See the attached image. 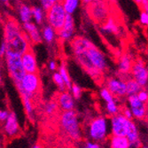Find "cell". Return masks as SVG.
Here are the masks:
<instances>
[{
	"mask_svg": "<svg viewBox=\"0 0 148 148\" xmlns=\"http://www.w3.org/2000/svg\"><path fill=\"white\" fill-rule=\"evenodd\" d=\"M72 51L78 64L94 80L103 79L108 65L104 53L84 36H75L70 40Z\"/></svg>",
	"mask_w": 148,
	"mask_h": 148,
	"instance_id": "1",
	"label": "cell"
},
{
	"mask_svg": "<svg viewBox=\"0 0 148 148\" xmlns=\"http://www.w3.org/2000/svg\"><path fill=\"white\" fill-rule=\"evenodd\" d=\"M3 41L6 46L5 54L21 56L31 47L29 36L12 17H7L3 23Z\"/></svg>",
	"mask_w": 148,
	"mask_h": 148,
	"instance_id": "2",
	"label": "cell"
},
{
	"mask_svg": "<svg viewBox=\"0 0 148 148\" xmlns=\"http://www.w3.org/2000/svg\"><path fill=\"white\" fill-rule=\"evenodd\" d=\"M14 84L20 94H26L33 100L37 97L42 88L39 73H26L20 82Z\"/></svg>",
	"mask_w": 148,
	"mask_h": 148,
	"instance_id": "3",
	"label": "cell"
},
{
	"mask_svg": "<svg viewBox=\"0 0 148 148\" xmlns=\"http://www.w3.org/2000/svg\"><path fill=\"white\" fill-rule=\"evenodd\" d=\"M60 126L64 132L70 138L78 141L81 139L82 134L78 121V115L74 110L63 111L60 116Z\"/></svg>",
	"mask_w": 148,
	"mask_h": 148,
	"instance_id": "4",
	"label": "cell"
},
{
	"mask_svg": "<svg viewBox=\"0 0 148 148\" xmlns=\"http://www.w3.org/2000/svg\"><path fill=\"white\" fill-rule=\"evenodd\" d=\"M45 12V20L47 21L48 25L54 29L55 31L58 33L62 28L66 14H68L63 7L62 3L58 2L54 4Z\"/></svg>",
	"mask_w": 148,
	"mask_h": 148,
	"instance_id": "5",
	"label": "cell"
},
{
	"mask_svg": "<svg viewBox=\"0 0 148 148\" xmlns=\"http://www.w3.org/2000/svg\"><path fill=\"white\" fill-rule=\"evenodd\" d=\"M89 137L96 142L104 141L107 137V121L103 116H99L90 121L88 129Z\"/></svg>",
	"mask_w": 148,
	"mask_h": 148,
	"instance_id": "6",
	"label": "cell"
},
{
	"mask_svg": "<svg viewBox=\"0 0 148 148\" xmlns=\"http://www.w3.org/2000/svg\"><path fill=\"white\" fill-rule=\"evenodd\" d=\"M4 58L5 60L9 76L11 77V79L13 81L14 84L19 83L24 76V75L26 74L21 63V56L5 54Z\"/></svg>",
	"mask_w": 148,
	"mask_h": 148,
	"instance_id": "7",
	"label": "cell"
},
{
	"mask_svg": "<svg viewBox=\"0 0 148 148\" xmlns=\"http://www.w3.org/2000/svg\"><path fill=\"white\" fill-rule=\"evenodd\" d=\"M131 77L140 85L141 88H147L148 84V70L145 62L138 59L133 61L130 71Z\"/></svg>",
	"mask_w": 148,
	"mask_h": 148,
	"instance_id": "8",
	"label": "cell"
},
{
	"mask_svg": "<svg viewBox=\"0 0 148 148\" xmlns=\"http://www.w3.org/2000/svg\"><path fill=\"white\" fill-rule=\"evenodd\" d=\"M130 121L131 120L127 119L121 113L112 115V118H111L112 135L126 137Z\"/></svg>",
	"mask_w": 148,
	"mask_h": 148,
	"instance_id": "9",
	"label": "cell"
},
{
	"mask_svg": "<svg viewBox=\"0 0 148 148\" xmlns=\"http://www.w3.org/2000/svg\"><path fill=\"white\" fill-rule=\"evenodd\" d=\"M87 6L90 8V17L96 22L102 24L108 19V11L103 0H96L95 2Z\"/></svg>",
	"mask_w": 148,
	"mask_h": 148,
	"instance_id": "10",
	"label": "cell"
},
{
	"mask_svg": "<svg viewBox=\"0 0 148 148\" xmlns=\"http://www.w3.org/2000/svg\"><path fill=\"white\" fill-rule=\"evenodd\" d=\"M129 108L130 109L134 118L138 120H144L147 116V103H144L138 99L137 94L128 96Z\"/></svg>",
	"mask_w": 148,
	"mask_h": 148,
	"instance_id": "11",
	"label": "cell"
},
{
	"mask_svg": "<svg viewBox=\"0 0 148 148\" xmlns=\"http://www.w3.org/2000/svg\"><path fill=\"white\" fill-rule=\"evenodd\" d=\"M106 88L108 90L114 98L126 96L125 80L121 77H109L106 81Z\"/></svg>",
	"mask_w": 148,
	"mask_h": 148,
	"instance_id": "12",
	"label": "cell"
},
{
	"mask_svg": "<svg viewBox=\"0 0 148 148\" xmlns=\"http://www.w3.org/2000/svg\"><path fill=\"white\" fill-rule=\"evenodd\" d=\"M4 134L8 138H15L21 135V128L16 114L13 112H9L7 119L4 122Z\"/></svg>",
	"mask_w": 148,
	"mask_h": 148,
	"instance_id": "13",
	"label": "cell"
},
{
	"mask_svg": "<svg viewBox=\"0 0 148 148\" xmlns=\"http://www.w3.org/2000/svg\"><path fill=\"white\" fill-rule=\"evenodd\" d=\"M21 63L26 73H38V65L35 52L30 47L21 56Z\"/></svg>",
	"mask_w": 148,
	"mask_h": 148,
	"instance_id": "14",
	"label": "cell"
},
{
	"mask_svg": "<svg viewBox=\"0 0 148 148\" xmlns=\"http://www.w3.org/2000/svg\"><path fill=\"white\" fill-rule=\"evenodd\" d=\"M75 20L72 14H66L65 22L60 30L57 33L62 42H68L74 37Z\"/></svg>",
	"mask_w": 148,
	"mask_h": 148,
	"instance_id": "15",
	"label": "cell"
},
{
	"mask_svg": "<svg viewBox=\"0 0 148 148\" xmlns=\"http://www.w3.org/2000/svg\"><path fill=\"white\" fill-rule=\"evenodd\" d=\"M21 28L25 31L27 36H29L31 45H38L40 43H42L43 39L41 36V31L39 30V29L35 23L31 21L22 23Z\"/></svg>",
	"mask_w": 148,
	"mask_h": 148,
	"instance_id": "16",
	"label": "cell"
},
{
	"mask_svg": "<svg viewBox=\"0 0 148 148\" xmlns=\"http://www.w3.org/2000/svg\"><path fill=\"white\" fill-rule=\"evenodd\" d=\"M56 101L62 111L74 110L75 108V99L68 90L60 91Z\"/></svg>",
	"mask_w": 148,
	"mask_h": 148,
	"instance_id": "17",
	"label": "cell"
},
{
	"mask_svg": "<svg viewBox=\"0 0 148 148\" xmlns=\"http://www.w3.org/2000/svg\"><path fill=\"white\" fill-rule=\"evenodd\" d=\"M126 138H128V140L130 142V148H141L142 147L143 144L139 138V132H138V127L132 120L130 123V126L128 129Z\"/></svg>",
	"mask_w": 148,
	"mask_h": 148,
	"instance_id": "18",
	"label": "cell"
},
{
	"mask_svg": "<svg viewBox=\"0 0 148 148\" xmlns=\"http://www.w3.org/2000/svg\"><path fill=\"white\" fill-rule=\"evenodd\" d=\"M133 60L129 54H123L120 58L118 63V72L121 75V78H129L132 68Z\"/></svg>",
	"mask_w": 148,
	"mask_h": 148,
	"instance_id": "19",
	"label": "cell"
},
{
	"mask_svg": "<svg viewBox=\"0 0 148 148\" xmlns=\"http://www.w3.org/2000/svg\"><path fill=\"white\" fill-rule=\"evenodd\" d=\"M18 13L21 23L29 22L32 21L31 7L26 4H20L18 6Z\"/></svg>",
	"mask_w": 148,
	"mask_h": 148,
	"instance_id": "20",
	"label": "cell"
},
{
	"mask_svg": "<svg viewBox=\"0 0 148 148\" xmlns=\"http://www.w3.org/2000/svg\"><path fill=\"white\" fill-rule=\"evenodd\" d=\"M20 95H21L22 104H23L24 109H25L27 114H28V116L30 120L33 121V118H34V100L30 97H29L28 95H26V94H20Z\"/></svg>",
	"mask_w": 148,
	"mask_h": 148,
	"instance_id": "21",
	"label": "cell"
},
{
	"mask_svg": "<svg viewBox=\"0 0 148 148\" xmlns=\"http://www.w3.org/2000/svg\"><path fill=\"white\" fill-rule=\"evenodd\" d=\"M56 35H57V32L55 31L54 29L51 28L50 25L44 26L41 30L42 39L45 40L47 44H52L54 42V40L56 38Z\"/></svg>",
	"mask_w": 148,
	"mask_h": 148,
	"instance_id": "22",
	"label": "cell"
},
{
	"mask_svg": "<svg viewBox=\"0 0 148 148\" xmlns=\"http://www.w3.org/2000/svg\"><path fill=\"white\" fill-rule=\"evenodd\" d=\"M111 148H130V142L126 137L113 136L110 138Z\"/></svg>",
	"mask_w": 148,
	"mask_h": 148,
	"instance_id": "23",
	"label": "cell"
},
{
	"mask_svg": "<svg viewBox=\"0 0 148 148\" xmlns=\"http://www.w3.org/2000/svg\"><path fill=\"white\" fill-rule=\"evenodd\" d=\"M125 84H126V96L127 97L130 95H135V94H137L141 90L140 85L132 77H129L125 79Z\"/></svg>",
	"mask_w": 148,
	"mask_h": 148,
	"instance_id": "24",
	"label": "cell"
},
{
	"mask_svg": "<svg viewBox=\"0 0 148 148\" xmlns=\"http://www.w3.org/2000/svg\"><path fill=\"white\" fill-rule=\"evenodd\" d=\"M102 30L109 34H117L119 31L118 25L116 21L111 18H108L104 23H102Z\"/></svg>",
	"mask_w": 148,
	"mask_h": 148,
	"instance_id": "25",
	"label": "cell"
},
{
	"mask_svg": "<svg viewBox=\"0 0 148 148\" xmlns=\"http://www.w3.org/2000/svg\"><path fill=\"white\" fill-rule=\"evenodd\" d=\"M31 11H32V19L35 21L36 24L42 25L44 23V21L45 20V14L44 12V9L42 7L33 6L31 7Z\"/></svg>",
	"mask_w": 148,
	"mask_h": 148,
	"instance_id": "26",
	"label": "cell"
},
{
	"mask_svg": "<svg viewBox=\"0 0 148 148\" xmlns=\"http://www.w3.org/2000/svg\"><path fill=\"white\" fill-rule=\"evenodd\" d=\"M63 7L68 14H72L77 10L80 0H62L61 1Z\"/></svg>",
	"mask_w": 148,
	"mask_h": 148,
	"instance_id": "27",
	"label": "cell"
},
{
	"mask_svg": "<svg viewBox=\"0 0 148 148\" xmlns=\"http://www.w3.org/2000/svg\"><path fill=\"white\" fill-rule=\"evenodd\" d=\"M60 75H61L63 81H64V83H65V85L66 87V89L68 90H70V87L72 85V81H71V78L69 76V71L68 69H66V66L64 63H62L60 66V68H59V71Z\"/></svg>",
	"mask_w": 148,
	"mask_h": 148,
	"instance_id": "28",
	"label": "cell"
},
{
	"mask_svg": "<svg viewBox=\"0 0 148 148\" xmlns=\"http://www.w3.org/2000/svg\"><path fill=\"white\" fill-rule=\"evenodd\" d=\"M59 106L57 104V101L51 100L45 104V113L46 115H53L58 110Z\"/></svg>",
	"mask_w": 148,
	"mask_h": 148,
	"instance_id": "29",
	"label": "cell"
},
{
	"mask_svg": "<svg viewBox=\"0 0 148 148\" xmlns=\"http://www.w3.org/2000/svg\"><path fill=\"white\" fill-rule=\"evenodd\" d=\"M52 80H53V82H54V84L58 86L60 91H64L66 90H68L65 85V83H64V81L61 77V75H60L59 72H54L52 75Z\"/></svg>",
	"mask_w": 148,
	"mask_h": 148,
	"instance_id": "30",
	"label": "cell"
},
{
	"mask_svg": "<svg viewBox=\"0 0 148 148\" xmlns=\"http://www.w3.org/2000/svg\"><path fill=\"white\" fill-rule=\"evenodd\" d=\"M106 109L110 115H114L118 113H120V107L117 105V103L114 100H111L109 102H106Z\"/></svg>",
	"mask_w": 148,
	"mask_h": 148,
	"instance_id": "31",
	"label": "cell"
},
{
	"mask_svg": "<svg viewBox=\"0 0 148 148\" xmlns=\"http://www.w3.org/2000/svg\"><path fill=\"white\" fill-rule=\"evenodd\" d=\"M100 97L102 98V99L105 102H109V101L114 99V95L106 87H104L100 90Z\"/></svg>",
	"mask_w": 148,
	"mask_h": 148,
	"instance_id": "32",
	"label": "cell"
},
{
	"mask_svg": "<svg viewBox=\"0 0 148 148\" xmlns=\"http://www.w3.org/2000/svg\"><path fill=\"white\" fill-rule=\"evenodd\" d=\"M70 90H71L72 96L74 97L75 99H79L81 98V96H82L83 90L79 85H77L75 84H72V85L70 87Z\"/></svg>",
	"mask_w": 148,
	"mask_h": 148,
	"instance_id": "33",
	"label": "cell"
},
{
	"mask_svg": "<svg viewBox=\"0 0 148 148\" xmlns=\"http://www.w3.org/2000/svg\"><path fill=\"white\" fill-rule=\"evenodd\" d=\"M62 0H39L40 4H41V7L44 9V11H46L49 9L51 5L58 2H61Z\"/></svg>",
	"mask_w": 148,
	"mask_h": 148,
	"instance_id": "34",
	"label": "cell"
},
{
	"mask_svg": "<svg viewBox=\"0 0 148 148\" xmlns=\"http://www.w3.org/2000/svg\"><path fill=\"white\" fill-rule=\"evenodd\" d=\"M147 88H141V90L137 93V97L138 99L144 103H147L148 100V93H147Z\"/></svg>",
	"mask_w": 148,
	"mask_h": 148,
	"instance_id": "35",
	"label": "cell"
},
{
	"mask_svg": "<svg viewBox=\"0 0 148 148\" xmlns=\"http://www.w3.org/2000/svg\"><path fill=\"white\" fill-rule=\"evenodd\" d=\"M139 21L141 23L142 26L147 27L148 25V12L141 10V13H140V17H139Z\"/></svg>",
	"mask_w": 148,
	"mask_h": 148,
	"instance_id": "36",
	"label": "cell"
},
{
	"mask_svg": "<svg viewBox=\"0 0 148 148\" xmlns=\"http://www.w3.org/2000/svg\"><path fill=\"white\" fill-rule=\"evenodd\" d=\"M120 113L122 114L123 115H124L127 119L129 120H132L133 119V115H132V113L130 111V109L129 108V107L127 106H124L123 107V109L120 108Z\"/></svg>",
	"mask_w": 148,
	"mask_h": 148,
	"instance_id": "37",
	"label": "cell"
},
{
	"mask_svg": "<svg viewBox=\"0 0 148 148\" xmlns=\"http://www.w3.org/2000/svg\"><path fill=\"white\" fill-rule=\"evenodd\" d=\"M82 148H100L99 145L97 144V143H93V142H90V141H88L86 142Z\"/></svg>",
	"mask_w": 148,
	"mask_h": 148,
	"instance_id": "38",
	"label": "cell"
},
{
	"mask_svg": "<svg viewBox=\"0 0 148 148\" xmlns=\"http://www.w3.org/2000/svg\"><path fill=\"white\" fill-rule=\"evenodd\" d=\"M5 52H6V46L2 39V42L0 44V58H4L5 55Z\"/></svg>",
	"mask_w": 148,
	"mask_h": 148,
	"instance_id": "39",
	"label": "cell"
},
{
	"mask_svg": "<svg viewBox=\"0 0 148 148\" xmlns=\"http://www.w3.org/2000/svg\"><path fill=\"white\" fill-rule=\"evenodd\" d=\"M9 115V112L6 110H0V123H4Z\"/></svg>",
	"mask_w": 148,
	"mask_h": 148,
	"instance_id": "40",
	"label": "cell"
},
{
	"mask_svg": "<svg viewBox=\"0 0 148 148\" xmlns=\"http://www.w3.org/2000/svg\"><path fill=\"white\" fill-rule=\"evenodd\" d=\"M138 6L141 8V10L148 12V0H141Z\"/></svg>",
	"mask_w": 148,
	"mask_h": 148,
	"instance_id": "41",
	"label": "cell"
},
{
	"mask_svg": "<svg viewBox=\"0 0 148 148\" xmlns=\"http://www.w3.org/2000/svg\"><path fill=\"white\" fill-rule=\"evenodd\" d=\"M58 69V65L54 60H51L49 63V69L51 71H56Z\"/></svg>",
	"mask_w": 148,
	"mask_h": 148,
	"instance_id": "42",
	"label": "cell"
},
{
	"mask_svg": "<svg viewBox=\"0 0 148 148\" xmlns=\"http://www.w3.org/2000/svg\"><path fill=\"white\" fill-rule=\"evenodd\" d=\"M80 1H82V3L84 5H89L90 4H92L93 2H95L96 0H80Z\"/></svg>",
	"mask_w": 148,
	"mask_h": 148,
	"instance_id": "43",
	"label": "cell"
},
{
	"mask_svg": "<svg viewBox=\"0 0 148 148\" xmlns=\"http://www.w3.org/2000/svg\"><path fill=\"white\" fill-rule=\"evenodd\" d=\"M134 2H135L138 5H139V4H140V2H141V0H133Z\"/></svg>",
	"mask_w": 148,
	"mask_h": 148,
	"instance_id": "44",
	"label": "cell"
},
{
	"mask_svg": "<svg viewBox=\"0 0 148 148\" xmlns=\"http://www.w3.org/2000/svg\"><path fill=\"white\" fill-rule=\"evenodd\" d=\"M33 148H41V147H40L39 145H35L33 146Z\"/></svg>",
	"mask_w": 148,
	"mask_h": 148,
	"instance_id": "45",
	"label": "cell"
},
{
	"mask_svg": "<svg viewBox=\"0 0 148 148\" xmlns=\"http://www.w3.org/2000/svg\"><path fill=\"white\" fill-rule=\"evenodd\" d=\"M2 2H4V3H8V2H10L11 0H1Z\"/></svg>",
	"mask_w": 148,
	"mask_h": 148,
	"instance_id": "46",
	"label": "cell"
},
{
	"mask_svg": "<svg viewBox=\"0 0 148 148\" xmlns=\"http://www.w3.org/2000/svg\"><path fill=\"white\" fill-rule=\"evenodd\" d=\"M0 84H1V68H0Z\"/></svg>",
	"mask_w": 148,
	"mask_h": 148,
	"instance_id": "47",
	"label": "cell"
},
{
	"mask_svg": "<svg viewBox=\"0 0 148 148\" xmlns=\"http://www.w3.org/2000/svg\"><path fill=\"white\" fill-rule=\"evenodd\" d=\"M2 24V18H1V15H0V25Z\"/></svg>",
	"mask_w": 148,
	"mask_h": 148,
	"instance_id": "48",
	"label": "cell"
},
{
	"mask_svg": "<svg viewBox=\"0 0 148 148\" xmlns=\"http://www.w3.org/2000/svg\"><path fill=\"white\" fill-rule=\"evenodd\" d=\"M141 148H147V146H146V145H142Z\"/></svg>",
	"mask_w": 148,
	"mask_h": 148,
	"instance_id": "49",
	"label": "cell"
}]
</instances>
